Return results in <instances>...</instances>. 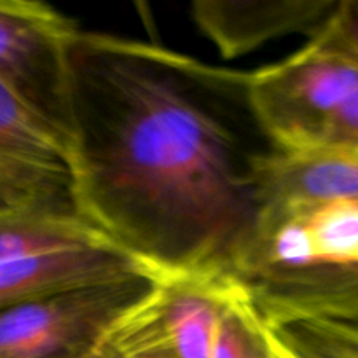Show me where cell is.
<instances>
[{"instance_id":"obj_1","label":"cell","mask_w":358,"mask_h":358,"mask_svg":"<svg viewBox=\"0 0 358 358\" xmlns=\"http://www.w3.org/2000/svg\"><path fill=\"white\" fill-rule=\"evenodd\" d=\"M199 84L198 62L143 42L73 49L77 206L157 278L231 275L257 208L254 152Z\"/></svg>"},{"instance_id":"obj_2","label":"cell","mask_w":358,"mask_h":358,"mask_svg":"<svg viewBox=\"0 0 358 358\" xmlns=\"http://www.w3.org/2000/svg\"><path fill=\"white\" fill-rule=\"evenodd\" d=\"M269 149L318 145L358 90V2H339L306 45L255 72H231Z\"/></svg>"},{"instance_id":"obj_3","label":"cell","mask_w":358,"mask_h":358,"mask_svg":"<svg viewBox=\"0 0 358 358\" xmlns=\"http://www.w3.org/2000/svg\"><path fill=\"white\" fill-rule=\"evenodd\" d=\"M233 290L229 273L163 276L117 318L100 348L115 358H212Z\"/></svg>"},{"instance_id":"obj_4","label":"cell","mask_w":358,"mask_h":358,"mask_svg":"<svg viewBox=\"0 0 358 358\" xmlns=\"http://www.w3.org/2000/svg\"><path fill=\"white\" fill-rule=\"evenodd\" d=\"M83 30L38 0H0V83L73 136V49Z\"/></svg>"},{"instance_id":"obj_5","label":"cell","mask_w":358,"mask_h":358,"mask_svg":"<svg viewBox=\"0 0 358 358\" xmlns=\"http://www.w3.org/2000/svg\"><path fill=\"white\" fill-rule=\"evenodd\" d=\"M156 280L70 290L0 310V358H86Z\"/></svg>"},{"instance_id":"obj_6","label":"cell","mask_w":358,"mask_h":358,"mask_svg":"<svg viewBox=\"0 0 358 358\" xmlns=\"http://www.w3.org/2000/svg\"><path fill=\"white\" fill-rule=\"evenodd\" d=\"M76 138L0 83V210L79 213Z\"/></svg>"},{"instance_id":"obj_7","label":"cell","mask_w":358,"mask_h":358,"mask_svg":"<svg viewBox=\"0 0 358 358\" xmlns=\"http://www.w3.org/2000/svg\"><path fill=\"white\" fill-rule=\"evenodd\" d=\"M243 290L280 357L358 358V280L317 290Z\"/></svg>"},{"instance_id":"obj_8","label":"cell","mask_w":358,"mask_h":358,"mask_svg":"<svg viewBox=\"0 0 358 358\" xmlns=\"http://www.w3.org/2000/svg\"><path fill=\"white\" fill-rule=\"evenodd\" d=\"M250 180L257 206L289 201H358V142L254 152Z\"/></svg>"},{"instance_id":"obj_9","label":"cell","mask_w":358,"mask_h":358,"mask_svg":"<svg viewBox=\"0 0 358 358\" xmlns=\"http://www.w3.org/2000/svg\"><path fill=\"white\" fill-rule=\"evenodd\" d=\"M338 3L327 0H199L191 6V16L222 56L238 58L283 35L308 34L311 37Z\"/></svg>"},{"instance_id":"obj_10","label":"cell","mask_w":358,"mask_h":358,"mask_svg":"<svg viewBox=\"0 0 358 358\" xmlns=\"http://www.w3.org/2000/svg\"><path fill=\"white\" fill-rule=\"evenodd\" d=\"M98 241L110 240L79 213L41 206L0 210V271L30 255Z\"/></svg>"},{"instance_id":"obj_11","label":"cell","mask_w":358,"mask_h":358,"mask_svg":"<svg viewBox=\"0 0 358 358\" xmlns=\"http://www.w3.org/2000/svg\"><path fill=\"white\" fill-rule=\"evenodd\" d=\"M269 353L271 350L252 315L243 287L234 278L233 296L220 315L212 358H268Z\"/></svg>"},{"instance_id":"obj_12","label":"cell","mask_w":358,"mask_h":358,"mask_svg":"<svg viewBox=\"0 0 358 358\" xmlns=\"http://www.w3.org/2000/svg\"><path fill=\"white\" fill-rule=\"evenodd\" d=\"M358 142V90L339 108L320 143Z\"/></svg>"},{"instance_id":"obj_13","label":"cell","mask_w":358,"mask_h":358,"mask_svg":"<svg viewBox=\"0 0 358 358\" xmlns=\"http://www.w3.org/2000/svg\"><path fill=\"white\" fill-rule=\"evenodd\" d=\"M87 358H115V357L110 355V353H108V352H105V350L96 348Z\"/></svg>"},{"instance_id":"obj_14","label":"cell","mask_w":358,"mask_h":358,"mask_svg":"<svg viewBox=\"0 0 358 358\" xmlns=\"http://www.w3.org/2000/svg\"><path fill=\"white\" fill-rule=\"evenodd\" d=\"M269 350H271V353H269V357H268V358H283V357H280V355H278V353H276V352H275V350H273V348H271V346H269Z\"/></svg>"},{"instance_id":"obj_15","label":"cell","mask_w":358,"mask_h":358,"mask_svg":"<svg viewBox=\"0 0 358 358\" xmlns=\"http://www.w3.org/2000/svg\"><path fill=\"white\" fill-rule=\"evenodd\" d=\"M353 271H357V269H353ZM353 271H350V273H353ZM345 275H348V273H345ZM345 275H341V276H345ZM341 276H338V278H341ZM338 278H334V280H338ZM334 280H331V282H334ZM325 283H329V282H325ZM322 285H324V283H322ZM304 289H308V287H304Z\"/></svg>"},{"instance_id":"obj_16","label":"cell","mask_w":358,"mask_h":358,"mask_svg":"<svg viewBox=\"0 0 358 358\" xmlns=\"http://www.w3.org/2000/svg\"><path fill=\"white\" fill-rule=\"evenodd\" d=\"M358 269V268H357ZM352 271H353V269H352ZM350 273V271H348ZM343 275H345V273H343ZM338 276H341V275H338ZM338 276H334V278H338ZM334 278H331V280H334ZM331 280H327V282H331ZM325 283V282H324ZM318 285H322V283H318ZM315 287V285H313ZM303 289H304V287H303Z\"/></svg>"},{"instance_id":"obj_17","label":"cell","mask_w":358,"mask_h":358,"mask_svg":"<svg viewBox=\"0 0 358 358\" xmlns=\"http://www.w3.org/2000/svg\"><path fill=\"white\" fill-rule=\"evenodd\" d=\"M86 358H87V357H86Z\"/></svg>"}]
</instances>
